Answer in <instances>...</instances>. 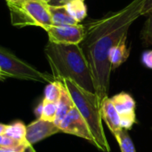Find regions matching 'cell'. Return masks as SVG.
<instances>
[{
    "instance_id": "6da1fadb",
    "label": "cell",
    "mask_w": 152,
    "mask_h": 152,
    "mask_svg": "<svg viewBox=\"0 0 152 152\" xmlns=\"http://www.w3.org/2000/svg\"><path fill=\"white\" fill-rule=\"evenodd\" d=\"M145 0H133L117 12L85 24V37L79 46L90 68L95 94L99 101L108 96L111 66L110 50L127 37L131 25L142 16Z\"/></svg>"
},
{
    "instance_id": "7a4b0ae2",
    "label": "cell",
    "mask_w": 152,
    "mask_h": 152,
    "mask_svg": "<svg viewBox=\"0 0 152 152\" xmlns=\"http://www.w3.org/2000/svg\"><path fill=\"white\" fill-rule=\"evenodd\" d=\"M44 52L54 80L69 79L86 91L95 94L92 73L79 45L48 42Z\"/></svg>"
},
{
    "instance_id": "3957f363",
    "label": "cell",
    "mask_w": 152,
    "mask_h": 152,
    "mask_svg": "<svg viewBox=\"0 0 152 152\" xmlns=\"http://www.w3.org/2000/svg\"><path fill=\"white\" fill-rule=\"evenodd\" d=\"M68 89L76 108L86 120L95 142V147L102 152H110V147L106 139L102 126L101 102L98 96L81 88L69 79L61 80Z\"/></svg>"
},
{
    "instance_id": "277c9868",
    "label": "cell",
    "mask_w": 152,
    "mask_h": 152,
    "mask_svg": "<svg viewBox=\"0 0 152 152\" xmlns=\"http://www.w3.org/2000/svg\"><path fill=\"white\" fill-rule=\"evenodd\" d=\"M10 10L11 21L13 26H37L47 30L53 26L48 4L41 0L26 1L22 3L6 2Z\"/></svg>"
},
{
    "instance_id": "5b68a950",
    "label": "cell",
    "mask_w": 152,
    "mask_h": 152,
    "mask_svg": "<svg viewBox=\"0 0 152 152\" xmlns=\"http://www.w3.org/2000/svg\"><path fill=\"white\" fill-rule=\"evenodd\" d=\"M0 68L9 77L35 82H53V76L43 73L35 67L18 58L10 51L0 46Z\"/></svg>"
},
{
    "instance_id": "8992f818",
    "label": "cell",
    "mask_w": 152,
    "mask_h": 152,
    "mask_svg": "<svg viewBox=\"0 0 152 152\" xmlns=\"http://www.w3.org/2000/svg\"><path fill=\"white\" fill-rule=\"evenodd\" d=\"M58 126L61 133L72 134L79 138L85 139L95 146L94 136L86 120L81 116L76 107L67 114V116L61 120Z\"/></svg>"
},
{
    "instance_id": "52a82bcc",
    "label": "cell",
    "mask_w": 152,
    "mask_h": 152,
    "mask_svg": "<svg viewBox=\"0 0 152 152\" xmlns=\"http://www.w3.org/2000/svg\"><path fill=\"white\" fill-rule=\"evenodd\" d=\"M49 42L64 45H79L85 37V26L77 25L51 26L47 30Z\"/></svg>"
},
{
    "instance_id": "ba28073f",
    "label": "cell",
    "mask_w": 152,
    "mask_h": 152,
    "mask_svg": "<svg viewBox=\"0 0 152 152\" xmlns=\"http://www.w3.org/2000/svg\"><path fill=\"white\" fill-rule=\"evenodd\" d=\"M110 99L119 116L121 127L126 130H130L136 123L135 101L126 92L119 93Z\"/></svg>"
},
{
    "instance_id": "9c48e42d",
    "label": "cell",
    "mask_w": 152,
    "mask_h": 152,
    "mask_svg": "<svg viewBox=\"0 0 152 152\" xmlns=\"http://www.w3.org/2000/svg\"><path fill=\"white\" fill-rule=\"evenodd\" d=\"M58 133H61V130L54 122L37 118L36 121L27 126L26 140L33 145Z\"/></svg>"
},
{
    "instance_id": "30bf717a",
    "label": "cell",
    "mask_w": 152,
    "mask_h": 152,
    "mask_svg": "<svg viewBox=\"0 0 152 152\" xmlns=\"http://www.w3.org/2000/svg\"><path fill=\"white\" fill-rule=\"evenodd\" d=\"M101 113L102 118L114 135L122 129L119 116L109 96L105 97L101 102Z\"/></svg>"
},
{
    "instance_id": "8fae6325",
    "label": "cell",
    "mask_w": 152,
    "mask_h": 152,
    "mask_svg": "<svg viewBox=\"0 0 152 152\" xmlns=\"http://www.w3.org/2000/svg\"><path fill=\"white\" fill-rule=\"evenodd\" d=\"M127 37L122 38L120 42L115 45L110 52L109 59L111 66V70L118 69L122 63H124L130 54V49L126 46Z\"/></svg>"
},
{
    "instance_id": "7c38bea8",
    "label": "cell",
    "mask_w": 152,
    "mask_h": 152,
    "mask_svg": "<svg viewBox=\"0 0 152 152\" xmlns=\"http://www.w3.org/2000/svg\"><path fill=\"white\" fill-rule=\"evenodd\" d=\"M75 103L66 88V86L63 84L62 89H61V97L57 102V113H56V118L54 120V124L56 126H59V124L61 122V120L67 116V114L75 108Z\"/></svg>"
},
{
    "instance_id": "4fadbf2b",
    "label": "cell",
    "mask_w": 152,
    "mask_h": 152,
    "mask_svg": "<svg viewBox=\"0 0 152 152\" xmlns=\"http://www.w3.org/2000/svg\"><path fill=\"white\" fill-rule=\"evenodd\" d=\"M49 12L53 26H66L78 24L74 18L68 12L65 5H50L48 4Z\"/></svg>"
},
{
    "instance_id": "5bb4252c",
    "label": "cell",
    "mask_w": 152,
    "mask_h": 152,
    "mask_svg": "<svg viewBox=\"0 0 152 152\" xmlns=\"http://www.w3.org/2000/svg\"><path fill=\"white\" fill-rule=\"evenodd\" d=\"M68 12L77 23H80L87 16V8L83 0H70L64 4Z\"/></svg>"
},
{
    "instance_id": "9a60e30c",
    "label": "cell",
    "mask_w": 152,
    "mask_h": 152,
    "mask_svg": "<svg viewBox=\"0 0 152 152\" xmlns=\"http://www.w3.org/2000/svg\"><path fill=\"white\" fill-rule=\"evenodd\" d=\"M26 131L27 126L21 121H16L11 125H7L6 130L4 134L13 138L17 141L24 142L26 140Z\"/></svg>"
},
{
    "instance_id": "2e32d148",
    "label": "cell",
    "mask_w": 152,
    "mask_h": 152,
    "mask_svg": "<svg viewBox=\"0 0 152 152\" xmlns=\"http://www.w3.org/2000/svg\"><path fill=\"white\" fill-rule=\"evenodd\" d=\"M62 86L63 83L61 80H53V82L48 83L45 90L44 100L57 103L61 97Z\"/></svg>"
},
{
    "instance_id": "e0dca14e",
    "label": "cell",
    "mask_w": 152,
    "mask_h": 152,
    "mask_svg": "<svg viewBox=\"0 0 152 152\" xmlns=\"http://www.w3.org/2000/svg\"><path fill=\"white\" fill-rule=\"evenodd\" d=\"M114 136L116 137V140L119 145L121 152H136L134 142H133L127 130L122 128Z\"/></svg>"
},
{
    "instance_id": "ac0fdd59",
    "label": "cell",
    "mask_w": 152,
    "mask_h": 152,
    "mask_svg": "<svg viewBox=\"0 0 152 152\" xmlns=\"http://www.w3.org/2000/svg\"><path fill=\"white\" fill-rule=\"evenodd\" d=\"M41 104H42V111L39 118L45 121L54 122L57 113V103L43 100L41 102Z\"/></svg>"
},
{
    "instance_id": "d6986e66",
    "label": "cell",
    "mask_w": 152,
    "mask_h": 152,
    "mask_svg": "<svg viewBox=\"0 0 152 152\" xmlns=\"http://www.w3.org/2000/svg\"><path fill=\"white\" fill-rule=\"evenodd\" d=\"M148 19L141 32V38L147 45H152V13L147 15Z\"/></svg>"
},
{
    "instance_id": "ffe728a7",
    "label": "cell",
    "mask_w": 152,
    "mask_h": 152,
    "mask_svg": "<svg viewBox=\"0 0 152 152\" xmlns=\"http://www.w3.org/2000/svg\"><path fill=\"white\" fill-rule=\"evenodd\" d=\"M0 152H36V150L33 148V145L26 141L15 147L0 148Z\"/></svg>"
},
{
    "instance_id": "44dd1931",
    "label": "cell",
    "mask_w": 152,
    "mask_h": 152,
    "mask_svg": "<svg viewBox=\"0 0 152 152\" xmlns=\"http://www.w3.org/2000/svg\"><path fill=\"white\" fill-rule=\"evenodd\" d=\"M26 142V141H24ZM23 142L17 141L13 138H11L5 134H1L0 135V148H12L15 147L19 144H20Z\"/></svg>"
},
{
    "instance_id": "7402d4cb",
    "label": "cell",
    "mask_w": 152,
    "mask_h": 152,
    "mask_svg": "<svg viewBox=\"0 0 152 152\" xmlns=\"http://www.w3.org/2000/svg\"><path fill=\"white\" fill-rule=\"evenodd\" d=\"M142 64L152 69V50H149V51H145L142 53Z\"/></svg>"
},
{
    "instance_id": "603a6c76",
    "label": "cell",
    "mask_w": 152,
    "mask_h": 152,
    "mask_svg": "<svg viewBox=\"0 0 152 152\" xmlns=\"http://www.w3.org/2000/svg\"><path fill=\"white\" fill-rule=\"evenodd\" d=\"M151 13H152V0H145L142 12V15L147 16Z\"/></svg>"
},
{
    "instance_id": "cb8c5ba5",
    "label": "cell",
    "mask_w": 152,
    "mask_h": 152,
    "mask_svg": "<svg viewBox=\"0 0 152 152\" xmlns=\"http://www.w3.org/2000/svg\"><path fill=\"white\" fill-rule=\"evenodd\" d=\"M70 0H53L48 4L50 5H64Z\"/></svg>"
},
{
    "instance_id": "d4e9b609",
    "label": "cell",
    "mask_w": 152,
    "mask_h": 152,
    "mask_svg": "<svg viewBox=\"0 0 152 152\" xmlns=\"http://www.w3.org/2000/svg\"><path fill=\"white\" fill-rule=\"evenodd\" d=\"M6 127H7V125L0 123V135L4 134V132H5V130H6Z\"/></svg>"
},
{
    "instance_id": "484cf974",
    "label": "cell",
    "mask_w": 152,
    "mask_h": 152,
    "mask_svg": "<svg viewBox=\"0 0 152 152\" xmlns=\"http://www.w3.org/2000/svg\"><path fill=\"white\" fill-rule=\"evenodd\" d=\"M7 77H9V76H8L6 73H4V72L1 69V68H0V80H4V79L7 78Z\"/></svg>"
},
{
    "instance_id": "4316f807",
    "label": "cell",
    "mask_w": 152,
    "mask_h": 152,
    "mask_svg": "<svg viewBox=\"0 0 152 152\" xmlns=\"http://www.w3.org/2000/svg\"><path fill=\"white\" fill-rule=\"evenodd\" d=\"M26 1H34V0H8L7 2H10V3H22V2H26Z\"/></svg>"
},
{
    "instance_id": "83f0119b",
    "label": "cell",
    "mask_w": 152,
    "mask_h": 152,
    "mask_svg": "<svg viewBox=\"0 0 152 152\" xmlns=\"http://www.w3.org/2000/svg\"><path fill=\"white\" fill-rule=\"evenodd\" d=\"M41 1H42V2H44V3H45V4H49V3H50V2H51V1H53V0H41Z\"/></svg>"
},
{
    "instance_id": "f1b7e54d",
    "label": "cell",
    "mask_w": 152,
    "mask_h": 152,
    "mask_svg": "<svg viewBox=\"0 0 152 152\" xmlns=\"http://www.w3.org/2000/svg\"><path fill=\"white\" fill-rule=\"evenodd\" d=\"M5 1H6V2H7V1H8V0H5Z\"/></svg>"
},
{
    "instance_id": "f546056e",
    "label": "cell",
    "mask_w": 152,
    "mask_h": 152,
    "mask_svg": "<svg viewBox=\"0 0 152 152\" xmlns=\"http://www.w3.org/2000/svg\"><path fill=\"white\" fill-rule=\"evenodd\" d=\"M83 1H85V0H83Z\"/></svg>"
}]
</instances>
